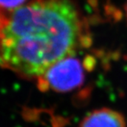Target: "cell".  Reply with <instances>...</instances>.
I'll return each mask as SVG.
<instances>
[{
    "label": "cell",
    "mask_w": 127,
    "mask_h": 127,
    "mask_svg": "<svg viewBox=\"0 0 127 127\" xmlns=\"http://www.w3.org/2000/svg\"><path fill=\"white\" fill-rule=\"evenodd\" d=\"M83 22L72 0H33L0 8V66L40 78L82 45Z\"/></svg>",
    "instance_id": "cell-1"
},
{
    "label": "cell",
    "mask_w": 127,
    "mask_h": 127,
    "mask_svg": "<svg viewBox=\"0 0 127 127\" xmlns=\"http://www.w3.org/2000/svg\"><path fill=\"white\" fill-rule=\"evenodd\" d=\"M84 74L83 66L73 56L60 60L52 65L41 77L42 86L56 92H68L82 84Z\"/></svg>",
    "instance_id": "cell-2"
},
{
    "label": "cell",
    "mask_w": 127,
    "mask_h": 127,
    "mask_svg": "<svg viewBox=\"0 0 127 127\" xmlns=\"http://www.w3.org/2000/svg\"><path fill=\"white\" fill-rule=\"evenodd\" d=\"M80 127H127L121 113L110 108H101L89 113Z\"/></svg>",
    "instance_id": "cell-3"
},
{
    "label": "cell",
    "mask_w": 127,
    "mask_h": 127,
    "mask_svg": "<svg viewBox=\"0 0 127 127\" xmlns=\"http://www.w3.org/2000/svg\"><path fill=\"white\" fill-rule=\"evenodd\" d=\"M25 0H0V8L10 10L23 5Z\"/></svg>",
    "instance_id": "cell-4"
},
{
    "label": "cell",
    "mask_w": 127,
    "mask_h": 127,
    "mask_svg": "<svg viewBox=\"0 0 127 127\" xmlns=\"http://www.w3.org/2000/svg\"><path fill=\"white\" fill-rule=\"evenodd\" d=\"M106 13L108 15V17H111L114 22H118L122 18V12L121 10L116 8L111 3H108L107 6H106Z\"/></svg>",
    "instance_id": "cell-5"
},
{
    "label": "cell",
    "mask_w": 127,
    "mask_h": 127,
    "mask_svg": "<svg viewBox=\"0 0 127 127\" xmlns=\"http://www.w3.org/2000/svg\"><path fill=\"white\" fill-rule=\"evenodd\" d=\"M85 67L88 69H92V68L95 66V59L92 56H88L85 59Z\"/></svg>",
    "instance_id": "cell-6"
},
{
    "label": "cell",
    "mask_w": 127,
    "mask_h": 127,
    "mask_svg": "<svg viewBox=\"0 0 127 127\" xmlns=\"http://www.w3.org/2000/svg\"><path fill=\"white\" fill-rule=\"evenodd\" d=\"M125 10H126V17H127V2L126 4V7H125Z\"/></svg>",
    "instance_id": "cell-7"
}]
</instances>
